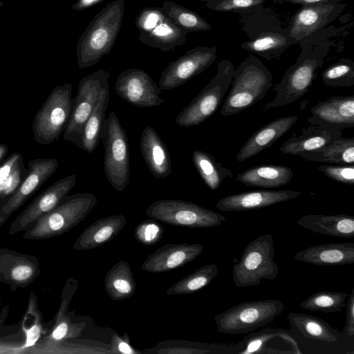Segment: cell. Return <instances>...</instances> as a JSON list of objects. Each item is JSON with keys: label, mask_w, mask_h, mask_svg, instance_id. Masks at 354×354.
<instances>
[{"label": "cell", "mask_w": 354, "mask_h": 354, "mask_svg": "<svg viewBox=\"0 0 354 354\" xmlns=\"http://www.w3.org/2000/svg\"><path fill=\"white\" fill-rule=\"evenodd\" d=\"M124 15V1L106 5L90 21L77 45L78 66L91 67L109 54L119 34Z\"/></svg>", "instance_id": "cell-1"}, {"label": "cell", "mask_w": 354, "mask_h": 354, "mask_svg": "<svg viewBox=\"0 0 354 354\" xmlns=\"http://www.w3.org/2000/svg\"><path fill=\"white\" fill-rule=\"evenodd\" d=\"M290 330L303 353L353 354V337L332 327L319 317L298 313H290Z\"/></svg>", "instance_id": "cell-2"}, {"label": "cell", "mask_w": 354, "mask_h": 354, "mask_svg": "<svg viewBox=\"0 0 354 354\" xmlns=\"http://www.w3.org/2000/svg\"><path fill=\"white\" fill-rule=\"evenodd\" d=\"M272 85L270 71L259 59L250 56L234 71L221 115L230 116L250 108L265 97Z\"/></svg>", "instance_id": "cell-3"}, {"label": "cell", "mask_w": 354, "mask_h": 354, "mask_svg": "<svg viewBox=\"0 0 354 354\" xmlns=\"http://www.w3.org/2000/svg\"><path fill=\"white\" fill-rule=\"evenodd\" d=\"M97 202V198L87 192L67 195L55 207L26 230L23 238L44 240L60 236L81 223Z\"/></svg>", "instance_id": "cell-4"}, {"label": "cell", "mask_w": 354, "mask_h": 354, "mask_svg": "<svg viewBox=\"0 0 354 354\" xmlns=\"http://www.w3.org/2000/svg\"><path fill=\"white\" fill-rule=\"evenodd\" d=\"M104 147V169L110 185L123 192L129 182L130 149L125 129L114 111L105 118L100 133Z\"/></svg>", "instance_id": "cell-5"}, {"label": "cell", "mask_w": 354, "mask_h": 354, "mask_svg": "<svg viewBox=\"0 0 354 354\" xmlns=\"http://www.w3.org/2000/svg\"><path fill=\"white\" fill-rule=\"evenodd\" d=\"M274 248L270 234L261 235L244 248L239 261L232 267V279L238 288L260 284L263 279L273 280L279 274L274 261Z\"/></svg>", "instance_id": "cell-6"}, {"label": "cell", "mask_w": 354, "mask_h": 354, "mask_svg": "<svg viewBox=\"0 0 354 354\" xmlns=\"http://www.w3.org/2000/svg\"><path fill=\"white\" fill-rule=\"evenodd\" d=\"M283 309L279 299L243 301L214 317L216 330L229 335L248 333L271 323Z\"/></svg>", "instance_id": "cell-7"}, {"label": "cell", "mask_w": 354, "mask_h": 354, "mask_svg": "<svg viewBox=\"0 0 354 354\" xmlns=\"http://www.w3.org/2000/svg\"><path fill=\"white\" fill-rule=\"evenodd\" d=\"M234 68L227 59L218 63L216 74L178 113L175 123L183 127L197 126L212 115L220 106L231 85Z\"/></svg>", "instance_id": "cell-8"}, {"label": "cell", "mask_w": 354, "mask_h": 354, "mask_svg": "<svg viewBox=\"0 0 354 354\" xmlns=\"http://www.w3.org/2000/svg\"><path fill=\"white\" fill-rule=\"evenodd\" d=\"M72 89L68 83L55 87L36 113L32 129L37 143L49 145L64 133L72 109Z\"/></svg>", "instance_id": "cell-9"}, {"label": "cell", "mask_w": 354, "mask_h": 354, "mask_svg": "<svg viewBox=\"0 0 354 354\" xmlns=\"http://www.w3.org/2000/svg\"><path fill=\"white\" fill-rule=\"evenodd\" d=\"M151 218L168 225L189 228H205L221 225L226 218L213 210L181 199H162L145 210Z\"/></svg>", "instance_id": "cell-10"}, {"label": "cell", "mask_w": 354, "mask_h": 354, "mask_svg": "<svg viewBox=\"0 0 354 354\" xmlns=\"http://www.w3.org/2000/svg\"><path fill=\"white\" fill-rule=\"evenodd\" d=\"M110 73L100 69L83 77L73 99L72 109L64 139L77 147L83 127L97 104L101 95L109 88Z\"/></svg>", "instance_id": "cell-11"}, {"label": "cell", "mask_w": 354, "mask_h": 354, "mask_svg": "<svg viewBox=\"0 0 354 354\" xmlns=\"http://www.w3.org/2000/svg\"><path fill=\"white\" fill-rule=\"evenodd\" d=\"M136 26L138 40L162 52L174 50L184 45L188 32L176 25L161 7H146L138 13Z\"/></svg>", "instance_id": "cell-12"}, {"label": "cell", "mask_w": 354, "mask_h": 354, "mask_svg": "<svg viewBox=\"0 0 354 354\" xmlns=\"http://www.w3.org/2000/svg\"><path fill=\"white\" fill-rule=\"evenodd\" d=\"M322 63V56L301 55L296 63L287 70L281 82L274 86V97L265 104L262 109L279 108L301 98L309 91L316 78L317 71Z\"/></svg>", "instance_id": "cell-13"}, {"label": "cell", "mask_w": 354, "mask_h": 354, "mask_svg": "<svg viewBox=\"0 0 354 354\" xmlns=\"http://www.w3.org/2000/svg\"><path fill=\"white\" fill-rule=\"evenodd\" d=\"M217 48L201 46L189 50L171 62L161 73L158 86L162 91L182 86L207 69L217 57Z\"/></svg>", "instance_id": "cell-14"}, {"label": "cell", "mask_w": 354, "mask_h": 354, "mask_svg": "<svg viewBox=\"0 0 354 354\" xmlns=\"http://www.w3.org/2000/svg\"><path fill=\"white\" fill-rule=\"evenodd\" d=\"M79 281L69 277L65 283L61 302L53 327L46 336L38 344L30 347L28 353H52L53 349L66 340L79 337L86 326L85 323H74L67 314L68 306L75 295Z\"/></svg>", "instance_id": "cell-15"}, {"label": "cell", "mask_w": 354, "mask_h": 354, "mask_svg": "<svg viewBox=\"0 0 354 354\" xmlns=\"http://www.w3.org/2000/svg\"><path fill=\"white\" fill-rule=\"evenodd\" d=\"M75 183L76 175L71 174L48 187L13 220L8 234L14 235L31 227L38 219L55 207L73 189Z\"/></svg>", "instance_id": "cell-16"}, {"label": "cell", "mask_w": 354, "mask_h": 354, "mask_svg": "<svg viewBox=\"0 0 354 354\" xmlns=\"http://www.w3.org/2000/svg\"><path fill=\"white\" fill-rule=\"evenodd\" d=\"M114 89L124 101L140 108H149L162 104V90L144 70L131 68L117 77Z\"/></svg>", "instance_id": "cell-17"}, {"label": "cell", "mask_w": 354, "mask_h": 354, "mask_svg": "<svg viewBox=\"0 0 354 354\" xmlns=\"http://www.w3.org/2000/svg\"><path fill=\"white\" fill-rule=\"evenodd\" d=\"M55 158H36L28 163L27 173L10 197L0 205V227L18 210L56 171Z\"/></svg>", "instance_id": "cell-18"}, {"label": "cell", "mask_w": 354, "mask_h": 354, "mask_svg": "<svg viewBox=\"0 0 354 354\" xmlns=\"http://www.w3.org/2000/svg\"><path fill=\"white\" fill-rule=\"evenodd\" d=\"M40 272V263L35 255L0 248V283L8 285L13 292L28 286Z\"/></svg>", "instance_id": "cell-19"}, {"label": "cell", "mask_w": 354, "mask_h": 354, "mask_svg": "<svg viewBox=\"0 0 354 354\" xmlns=\"http://www.w3.org/2000/svg\"><path fill=\"white\" fill-rule=\"evenodd\" d=\"M203 250L201 243H167L149 255L141 269L152 273L169 272L194 261Z\"/></svg>", "instance_id": "cell-20"}, {"label": "cell", "mask_w": 354, "mask_h": 354, "mask_svg": "<svg viewBox=\"0 0 354 354\" xmlns=\"http://www.w3.org/2000/svg\"><path fill=\"white\" fill-rule=\"evenodd\" d=\"M310 124L344 130L354 127V95L333 96L312 106Z\"/></svg>", "instance_id": "cell-21"}, {"label": "cell", "mask_w": 354, "mask_h": 354, "mask_svg": "<svg viewBox=\"0 0 354 354\" xmlns=\"http://www.w3.org/2000/svg\"><path fill=\"white\" fill-rule=\"evenodd\" d=\"M239 354L282 353L302 354L290 330L267 328L245 337Z\"/></svg>", "instance_id": "cell-22"}, {"label": "cell", "mask_w": 354, "mask_h": 354, "mask_svg": "<svg viewBox=\"0 0 354 354\" xmlns=\"http://www.w3.org/2000/svg\"><path fill=\"white\" fill-rule=\"evenodd\" d=\"M301 192L295 190H254L228 195L221 198L216 207L223 212L256 209L295 198Z\"/></svg>", "instance_id": "cell-23"}, {"label": "cell", "mask_w": 354, "mask_h": 354, "mask_svg": "<svg viewBox=\"0 0 354 354\" xmlns=\"http://www.w3.org/2000/svg\"><path fill=\"white\" fill-rule=\"evenodd\" d=\"M341 137V130L309 123L307 127L302 129L301 134H292L281 147L280 151L283 154L299 156L322 149Z\"/></svg>", "instance_id": "cell-24"}, {"label": "cell", "mask_w": 354, "mask_h": 354, "mask_svg": "<svg viewBox=\"0 0 354 354\" xmlns=\"http://www.w3.org/2000/svg\"><path fill=\"white\" fill-rule=\"evenodd\" d=\"M338 6L332 2L303 5L293 17L289 37L299 41L324 26L333 19Z\"/></svg>", "instance_id": "cell-25"}, {"label": "cell", "mask_w": 354, "mask_h": 354, "mask_svg": "<svg viewBox=\"0 0 354 354\" xmlns=\"http://www.w3.org/2000/svg\"><path fill=\"white\" fill-rule=\"evenodd\" d=\"M298 120L290 115L275 119L254 132L241 147L236 156L239 162L244 161L271 147L286 134Z\"/></svg>", "instance_id": "cell-26"}, {"label": "cell", "mask_w": 354, "mask_h": 354, "mask_svg": "<svg viewBox=\"0 0 354 354\" xmlns=\"http://www.w3.org/2000/svg\"><path fill=\"white\" fill-rule=\"evenodd\" d=\"M141 154L151 174L156 178H164L171 172L169 151L156 131L146 127L140 141Z\"/></svg>", "instance_id": "cell-27"}, {"label": "cell", "mask_w": 354, "mask_h": 354, "mask_svg": "<svg viewBox=\"0 0 354 354\" xmlns=\"http://www.w3.org/2000/svg\"><path fill=\"white\" fill-rule=\"evenodd\" d=\"M294 259L315 266H344L354 263V243L318 244L296 253Z\"/></svg>", "instance_id": "cell-28"}, {"label": "cell", "mask_w": 354, "mask_h": 354, "mask_svg": "<svg viewBox=\"0 0 354 354\" xmlns=\"http://www.w3.org/2000/svg\"><path fill=\"white\" fill-rule=\"evenodd\" d=\"M125 216L115 214L98 219L86 227L73 245L75 250H88L113 239L124 227Z\"/></svg>", "instance_id": "cell-29"}, {"label": "cell", "mask_w": 354, "mask_h": 354, "mask_svg": "<svg viewBox=\"0 0 354 354\" xmlns=\"http://www.w3.org/2000/svg\"><path fill=\"white\" fill-rule=\"evenodd\" d=\"M297 223L305 229L324 235L339 238L354 236V217L350 215L308 214Z\"/></svg>", "instance_id": "cell-30"}, {"label": "cell", "mask_w": 354, "mask_h": 354, "mask_svg": "<svg viewBox=\"0 0 354 354\" xmlns=\"http://www.w3.org/2000/svg\"><path fill=\"white\" fill-rule=\"evenodd\" d=\"M293 176L291 168L278 165H258L238 174L235 180L249 187L275 188L286 185Z\"/></svg>", "instance_id": "cell-31"}, {"label": "cell", "mask_w": 354, "mask_h": 354, "mask_svg": "<svg viewBox=\"0 0 354 354\" xmlns=\"http://www.w3.org/2000/svg\"><path fill=\"white\" fill-rule=\"evenodd\" d=\"M106 294L113 301L131 297L136 289V283L129 263L120 261L108 270L104 278Z\"/></svg>", "instance_id": "cell-32"}, {"label": "cell", "mask_w": 354, "mask_h": 354, "mask_svg": "<svg viewBox=\"0 0 354 354\" xmlns=\"http://www.w3.org/2000/svg\"><path fill=\"white\" fill-rule=\"evenodd\" d=\"M308 161L349 165L354 163V138L341 137L329 145L299 155Z\"/></svg>", "instance_id": "cell-33"}, {"label": "cell", "mask_w": 354, "mask_h": 354, "mask_svg": "<svg viewBox=\"0 0 354 354\" xmlns=\"http://www.w3.org/2000/svg\"><path fill=\"white\" fill-rule=\"evenodd\" d=\"M109 88H106L102 93L97 104L86 122L77 145V147L89 153L94 151L100 140V133L109 102Z\"/></svg>", "instance_id": "cell-34"}, {"label": "cell", "mask_w": 354, "mask_h": 354, "mask_svg": "<svg viewBox=\"0 0 354 354\" xmlns=\"http://www.w3.org/2000/svg\"><path fill=\"white\" fill-rule=\"evenodd\" d=\"M192 161L202 180L211 190L218 189L224 180L233 176L232 171L207 152L194 151Z\"/></svg>", "instance_id": "cell-35"}, {"label": "cell", "mask_w": 354, "mask_h": 354, "mask_svg": "<svg viewBox=\"0 0 354 354\" xmlns=\"http://www.w3.org/2000/svg\"><path fill=\"white\" fill-rule=\"evenodd\" d=\"M180 341H168L162 342L163 347L156 349L158 353L169 354H239L243 349V342L238 344H207L200 342H188Z\"/></svg>", "instance_id": "cell-36"}, {"label": "cell", "mask_w": 354, "mask_h": 354, "mask_svg": "<svg viewBox=\"0 0 354 354\" xmlns=\"http://www.w3.org/2000/svg\"><path fill=\"white\" fill-rule=\"evenodd\" d=\"M218 274V267L214 263L206 264L194 270L169 287L167 295L192 294L207 286Z\"/></svg>", "instance_id": "cell-37"}, {"label": "cell", "mask_w": 354, "mask_h": 354, "mask_svg": "<svg viewBox=\"0 0 354 354\" xmlns=\"http://www.w3.org/2000/svg\"><path fill=\"white\" fill-rule=\"evenodd\" d=\"M161 8L169 19L188 33L212 28L211 25L196 12L176 2L165 1Z\"/></svg>", "instance_id": "cell-38"}, {"label": "cell", "mask_w": 354, "mask_h": 354, "mask_svg": "<svg viewBox=\"0 0 354 354\" xmlns=\"http://www.w3.org/2000/svg\"><path fill=\"white\" fill-rule=\"evenodd\" d=\"M348 295L342 292L319 291L299 304V307L312 311L337 313L346 306Z\"/></svg>", "instance_id": "cell-39"}, {"label": "cell", "mask_w": 354, "mask_h": 354, "mask_svg": "<svg viewBox=\"0 0 354 354\" xmlns=\"http://www.w3.org/2000/svg\"><path fill=\"white\" fill-rule=\"evenodd\" d=\"M289 39L282 34L268 32L243 43L241 46L248 51L270 59L276 57L279 52L286 48Z\"/></svg>", "instance_id": "cell-40"}, {"label": "cell", "mask_w": 354, "mask_h": 354, "mask_svg": "<svg viewBox=\"0 0 354 354\" xmlns=\"http://www.w3.org/2000/svg\"><path fill=\"white\" fill-rule=\"evenodd\" d=\"M325 85L332 87H351L354 85V62L342 59L326 68L322 74Z\"/></svg>", "instance_id": "cell-41"}, {"label": "cell", "mask_w": 354, "mask_h": 354, "mask_svg": "<svg viewBox=\"0 0 354 354\" xmlns=\"http://www.w3.org/2000/svg\"><path fill=\"white\" fill-rule=\"evenodd\" d=\"M164 232L163 227L156 220L151 218L137 225L134 236L141 244L153 245L162 239Z\"/></svg>", "instance_id": "cell-42"}, {"label": "cell", "mask_w": 354, "mask_h": 354, "mask_svg": "<svg viewBox=\"0 0 354 354\" xmlns=\"http://www.w3.org/2000/svg\"><path fill=\"white\" fill-rule=\"evenodd\" d=\"M266 0H212L205 7L219 12H243L253 10L261 6Z\"/></svg>", "instance_id": "cell-43"}, {"label": "cell", "mask_w": 354, "mask_h": 354, "mask_svg": "<svg viewBox=\"0 0 354 354\" xmlns=\"http://www.w3.org/2000/svg\"><path fill=\"white\" fill-rule=\"evenodd\" d=\"M27 168L21 162L10 174L0 178V205L4 203L25 178Z\"/></svg>", "instance_id": "cell-44"}, {"label": "cell", "mask_w": 354, "mask_h": 354, "mask_svg": "<svg viewBox=\"0 0 354 354\" xmlns=\"http://www.w3.org/2000/svg\"><path fill=\"white\" fill-rule=\"evenodd\" d=\"M317 169L335 181L348 185H354V165H324L318 166Z\"/></svg>", "instance_id": "cell-45"}, {"label": "cell", "mask_w": 354, "mask_h": 354, "mask_svg": "<svg viewBox=\"0 0 354 354\" xmlns=\"http://www.w3.org/2000/svg\"><path fill=\"white\" fill-rule=\"evenodd\" d=\"M109 350L114 353L137 354L140 351L135 349L131 344V340L127 333L122 336L115 334L113 335Z\"/></svg>", "instance_id": "cell-46"}, {"label": "cell", "mask_w": 354, "mask_h": 354, "mask_svg": "<svg viewBox=\"0 0 354 354\" xmlns=\"http://www.w3.org/2000/svg\"><path fill=\"white\" fill-rule=\"evenodd\" d=\"M346 324L344 332L351 337H354V288L348 296L346 304Z\"/></svg>", "instance_id": "cell-47"}, {"label": "cell", "mask_w": 354, "mask_h": 354, "mask_svg": "<svg viewBox=\"0 0 354 354\" xmlns=\"http://www.w3.org/2000/svg\"><path fill=\"white\" fill-rule=\"evenodd\" d=\"M104 0H77L73 6V8L77 11H81L103 1Z\"/></svg>", "instance_id": "cell-48"}, {"label": "cell", "mask_w": 354, "mask_h": 354, "mask_svg": "<svg viewBox=\"0 0 354 354\" xmlns=\"http://www.w3.org/2000/svg\"><path fill=\"white\" fill-rule=\"evenodd\" d=\"M295 3H299L303 5H310L322 3H330V0H283ZM333 3V2H332Z\"/></svg>", "instance_id": "cell-49"}, {"label": "cell", "mask_w": 354, "mask_h": 354, "mask_svg": "<svg viewBox=\"0 0 354 354\" xmlns=\"http://www.w3.org/2000/svg\"><path fill=\"white\" fill-rule=\"evenodd\" d=\"M8 152V147L5 144H0V163L5 158Z\"/></svg>", "instance_id": "cell-50"}, {"label": "cell", "mask_w": 354, "mask_h": 354, "mask_svg": "<svg viewBox=\"0 0 354 354\" xmlns=\"http://www.w3.org/2000/svg\"><path fill=\"white\" fill-rule=\"evenodd\" d=\"M331 2L333 3H337V1H342V0H330Z\"/></svg>", "instance_id": "cell-51"}, {"label": "cell", "mask_w": 354, "mask_h": 354, "mask_svg": "<svg viewBox=\"0 0 354 354\" xmlns=\"http://www.w3.org/2000/svg\"><path fill=\"white\" fill-rule=\"evenodd\" d=\"M196 1H212V0H196Z\"/></svg>", "instance_id": "cell-52"}, {"label": "cell", "mask_w": 354, "mask_h": 354, "mask_svg": "<svg viewBox=\"0 0 354 354\" xmlns=\"http://www.w3.org/2000/svg\"><path fill=\"white\" fill-rule=\"evenodd\" d=\"M0 303H1V292H0Z\"/></svg>", "instance_id": "cell-53"}]
</instances>
